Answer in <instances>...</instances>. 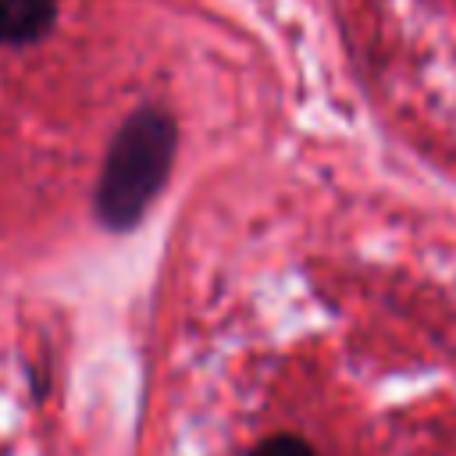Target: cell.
I'll use <instances>...</instances> for the list:
<instances>
[{
    "label": "cell",
    "mask_w": 456,
    "mask_h": 456,
    "mask_svg": "<svg viewBox=\"0 0 456 456\" xmlns=\"http://www.w3.org/2000/svg\"><path fill=\"white\" fill-rule=\"evenodd\" d=\"M249 456H317L310 449V442H303L299 435H271L264 438Z\"/></svg>",
    "instance_id": "obj_3"
},
{
    "label": "cell",
    "mask_w": 456,
    "mask_h": 456,
    "mask_svg": "<svg viewBox=\"0 0 456 456\" xmlns=\"http://www.w3.org/2000/svg\"><path fill=\"white\" fill-rule=\"evenodd\" d=\"M57 21V0H0V46L39 43Z\"/></svg>",
    "instance_id": "obj_2"
},
{
    "label": "cell",
    "mask_w": 456,
    "mask_h": 456,
    "mask_svg": "<svg viewBox=\"0 0 456 456\" xmlns=\"http://www.w3.org/2000/svg\"><path fill=\"white\" fill-rule=\"evenodd\" d=\"M175 142L178 128L160 107H139L121 121L96 182V217L103 228L125 232L142 221L167 182Z\"/></svg>",
    "instance_id": "obj_1"
}]
</instances>
